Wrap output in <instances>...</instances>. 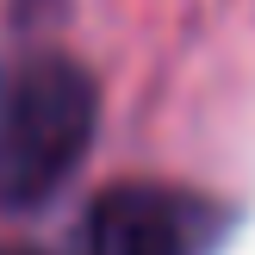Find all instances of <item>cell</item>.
<instances>
[{
    "mask_svg": "<svg viewBox=\"0 0 255 255\" xmlns=\"http://www.w3.org/2000/svg\"><path fill=\"white\" fill-rule=\"evenodd\" d=\"M100 137V81L69 50L0 62V218H31L81 174Z\"/></svg>",
    "mask_w": 255,
    "mask_h": 255,
    "instance_id": "cell-1",
    "label": "cell"
},
{
    "mask_svg": "<svg viewBox=\"0 0 255 255\" xmlns=\"http://www.w3.org/2000/svg\"><path fill=\"white\" fill-rule=\"evenodd\" d=\"M0 255H81V249H56V243H0Z\"/></svg>",
    "mask_w": 255,
    "mask_h": 255,
    "instance_id": "cell-4",
    "label": "cell"
},
{
    "mask_svg": "<svg viewBox=\"0 0 255 255\" xmlns=\"http://www.w3.org/2000/svg\"><path fill=\"white\" fill-rule=\"evenodd\" d=\"M243 206L181 181H112L81 218V255H224Z\"/></svg>",
    "mask_w": 255,
    "mask_h": 255,
    "instance_id": "cell-2",
    "label": "cell"
},
{
    "mask_svg": "<svg viewBox=\"0 0 255 255\" xmlns=\"http://www.w3.org/2000/svg\"><path fill=\"white\" fill-rule=\"evenodd\" d=\"M62 6L69 0H12V19L31 31V25H50V19H62Z\"/></svg>",
    "mask_w": 255,
    "mask_h": 255,
    "instance_id": "cell-3",
    "label": "cell"
}]
</instances>
